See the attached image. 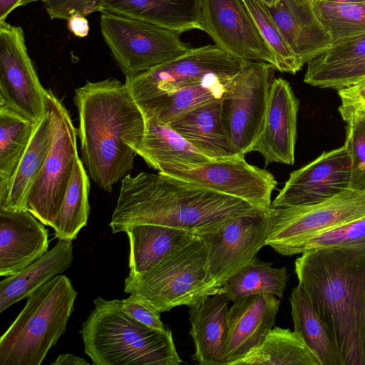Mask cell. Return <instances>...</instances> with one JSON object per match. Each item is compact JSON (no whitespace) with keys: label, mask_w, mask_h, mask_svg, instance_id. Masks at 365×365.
<instances>
[{"label":"cell","mask_w":365,"mask_h":365,"mask_svg":"<svg viewBox=\"0 0 365 365\" xmlns=\"http://www.w3.org/2000/svg\"><path fill=\"white\" fill-rule=\"evenodd\" d=\"M256 26L272 51L280 72L295 74L302 68L276 24L269 8L262 0H243Z\"/></svg>","instance_id":"36"},{"label":"cell","mask_w":365,"mask_h":365,"mask_svg":"<svg viewBox=\"0 0 365 365\" xmlns=\"http://www.w3.org/2000/svg\"><path fill=\"white\" fill-rule=\"evenodd\" d=\"M202 31L230 55L262 61L274 68V55L261 36L243 0H201Z\"/></svg>","instance_id":"14"},{"label":"cell","mask_w":365,"mask_h":365,"mask_svg":"<svg viewBox=\"0 0 365 365\" xmlns=\"http://www.w3.org/2000/svg\"><path fill=\"white\" fill-rule=\"evenodd\" d=\"M46 103L52 120L53 142L44 164L28 193L26 210L45 225L51 227L79 157L77 129L69 112L50 90Z\"/></svg>","instance_id":"8"},{"label":"cell","mask_w":365,"mask_h":365,"mask_svg":"<svg viewBox=\"0 0 365 365\" xmlns=\"http://www.w3.org/2000/svg\"><path fill=\"white\" fill-rule=\"evenodd\" d=\"M44 0H21L19 6H24L33 2L43 1Z\"/></svg>","instance_id":"47"},{"label":"cell","mask_w":365,"mask_h":365,"mask_svg":"<svg viewBox=\"0 0 365 365\" xmlns=\"http://www.w3.org/2000/svg\"><path fill=\"white\" fill-rule=\"evenodd\" d=\"M90 182L82 160L78 158L61 207L52 224L54 235L58 240H73L86 225L90 212L88 194Z\"/></svg>","instance_id":"32"},{"label":"cell","mask_w":365,"mask_h":365,"mask_svg":"<svg viewBox=\"0 0 365 365\" xmlns=\"http://www.w3.org/2000/svg\"><path fill=\"white\" fill-rule=\"evenodd\" d=\"M337 91L340 105L365 109V78Z\"/></svg>","instance_id":"42"},{"label":"cell","mask_w":365,"mask_h":365,"mask_svg":"<svg viewBox=\"0 0 365 365\" xmlns=\"http://www.w3.org/2000/svg\"><path fill=\"white\" fill-rule=\"evenodd\" d=\"M365 215V192L347 188L324 201L272 207L267 245L279 254L316 234Z\"/></svg>","instance_id":"10"},{"label":"cell","mask_w":365,"mask_h":365,"mask_svg":"<svg viewBox=\"0 0 365 365\" xmlns=\"http://www.w3.org/2000/svg\"><path fill=\"white\" fill-rule=\"evenodd\" d=\"M294 330L319 357L322 365H344L335 339L312 300L298 283L289 297Z\"/></svg>","instance_id":"29"},{"label":"cell","mask_w":365,"mask_h":365,"mask_svg":"<svg viewBox=\"0 0 365 365\" xmlns=\"http://www.w3.org/2000/svg\"><path fill=\"white\" fill-rule=\"evenodd\" d=\"M48 231L27 210L0 208V275L16 274L43 256Z\"/></svg>","instance_id":"19"},{"label":"cell","mask_w":365,"mask_h":365,"mask_svg":"<svg viewBox=\"0 0 365 365\" xmlns=\"http://www.w3.org/2000/svg\"><path fill=\"white\" fill-rule=\"evenodd\" d=\"M365 247V215L302 240L280 255L292 256L327 248Z\"/></svg>","instance_id":"37"},{"label":"cell","mask_w":365,"mask_h":365,"mask_svg":"<svg viewBox=\"0 0 365 365\" xmlns=\"http://www.w3.org/2000/svg\"><path fill=\"white\" fill-rule=\"evenodd\" d=\"M269 211L237 217L215 232L201 236L208 255L212 277L221 287L255 257L265 245Z\"/></svg>","instance_id":"15"},{"label":"cell","mask_w":365,"mask_h":365,"mask_svg":"<svg viewBox=\"0 0 365 365\" xmlns=\"http://www.w3.org/2000/svg\"><path fill=\"white\" fill-rule=\"evenodd\" d=\"M312 4L317 18L331 37V43L365 33V2L312 0Z\"/></svg>","instance_id":"35"},{"label":"cell","mask_w":365,"mask_h":365,"mask_svg":"<svg viewBox=\"0 0 365 365\" xmlns=\"http://www.w3.org/2000/svg\"><path fill=\"white\" fill-rule=\"evenodd\" d=\"M294 272L331 330L344 365H365V247L306 252Z\"/></svg>","instance_id":"3"},{"label":"cell","mask_w":365,"mask_h":365,"mask_svg":"<svg viewBox=\"0 0 365 365\" xmlns=\"http://www.w3.org/2000/svg\"><path fill=\"white\" fill-rule=\"evenodd\" d=\"M221 101L195 108L177 116L168 123L211 160H224L238 156L233 153L225 129Z\"/></svg>","instance_id":"23"},{"label":"cell","mask_w":365,"mask_h":365,"mask_svg":"<svg viewBox=\"0 0 365 365\" xmlns=\"http://www.w3.org/2000/svg\"><path fill=\"white\" fill-rule=\"evenodd\" d=\"M201 0H103L100 12L147 21L182 34L200 29Z\"/></svg>","instance_id":"22"},{"label":"cell","mask_w":365,"mask_h":365,"mask_svg":"<svg viewBox=\"0 0 365 365\" xmlns=\"http://www.w3.org/2000/svg\"><path fill=\"white\" fill-rule=\"evenodd\" d=\"M268 8L302 67L331 44V37L317 18L312 0H279Z\"/></svg>","instance_id":"20"},{"label":"cell","mask_w":365,"mask_h":365,"mask_svg":"<svg viewBox=\"0 0 365 365\" xmlns=\"http://www.w3.org/2000/svg\"><path fill=\"white\" fill-rule=\"evenodd\" d=\"M37 124L0 106V195L6 191Z\"/></svg>","instance_id":"33"},{"label":"cell","mask_w":365,"mask_h":365,"mask_svg":"<svg viewBox=\"0 0 365 365\" xmlns=\"http://www.w3.org/2000/svg\"><path fill=\"white\" fill-rule=\"evenodd\" d=\"M365 78V58L322 80L317 87L339 90Z\"/></svg>","instance_id":"41"},{"label":"cell","mask_w":365,"mask_h":365,"mask_svg":"<svg viewBox=\"0 0 365 365\" xmlns=\"http://www.w3.org/2000/svg\"><path fill=\"white\" fill-rule=\"evenodd\" d=\"M280 300L257 294L241 298L229 308L225 348L226 365L234 363L257 347L274 327Z\"/></svg>","instance_id":"18"},{"label":"cell","mask_w":365,"mask_h":365,"mask_svg":"<svg viewBox=\"0 0 365 365\" xmlns=\"http://www.w3.org/2000/svg\"><path fill=\"white\" fill-rule=\"evenodd\" d=\"M322 365L319 357L297 331L278 327L234 365Z\"/></svg>","instance_id":"30"},{"label":"cell","mask_w":365,"mask_h":365,"mask_svg":"<svg viewBox=\"0 0 365 365\" xmlns=\"http://www.w3.org/2000/svg\"><path fill=\"white\" fill-rule=\"evenodd\" d=\"M274 67L246 61L222 98V118L235 155L245 156L259 133Z\"/></svg>","instance_id":"9"},{"label":"cell","mask_w":365,"mask_h":365,"mask_svg":"<svg viewBox=\"0 0 365 365\" xmlns=\"http://www.w3.org/2000/svg\"><path fill=\"white\" fill-rule=\"evenodd\" d=\"M328 1L338 2V3H361L365 2V0H325Z\"/></svg>","instance_id":"46"},{"label":"cell","mask_w":365,"mask_h":365,"mask_svg":"<svg viewBox=\"0 0 365 365\" xmlns=\"http://www.w3.org/2000/svg\"><path fill=\"white\" fill-rule=\"evenodd\" d=\"M77 292L58 274L33 292L0 339V365H40L66 331Z\"/></svg>","instance_id":"5"},{"label":"cell","mask_w":365,"mask_h":365,"mask_svg":"<svg viewBox=\"0 0 365 365\" xmlns=\"http://www.w3.org/2000/svg\"><path fill=\"white\" fill-rule=\"evenodd\" d=\"M73 99L82 160L93 180L111 192L133 168L136 154L130 145L143 136L144 115L126 83L114 78L87 81Z\"/></svg>","instance_id":"2"},{"label":"cell","mask_w":365,"mask_h":365,"mask_svg":"<svg viewBox=\"0 0 365 365\" xmlns=\"http://www.w3.org/2000/svg\"><path fill=\"white\" fill-rule=\"evenodd\" d=\"M268 7L274 6L279 0H262Z\"/></svg>","instance_id":"48"},{"label":"cell","mask_w":365,"mask_h":365,"mask_svg":"<svg viewBox=\"0 0 365 365\" xmlns=\"http://www.w3.org/2000/svg\"><path fill=\"white\" fill-rule=\"evenodd\" d=\"M365 58V33L339 39L307 63L304 83L317 87L324 78Z\"/></svg>","instance_id":"34"},{"label":"cell","mask_w":365,"mask_h":365,"mask_svg":"<svg viewBox=\"0 0 365 365\" xmlns=\"http://www.w3.org/2000/svg\"><path fill=\"white\" fill-rule=\"evenodd\" d=\"M100 26L125 77L158 67L192 48L176 31L125 16L102 12Z\"/></svg>","instance_id":"7"},{"label":"cell","mask_w":365,"mask_h":365,"mask_svg":"<svg viewBox=\"0 0 365 365\" xmlns=\"http://www.w3.org/2000/svg\"><path fill=\"white\" fill-rule=\"evenodd\" d=\"M47 93L29 55L23 29L0 21V106L38 123L46 115Z\"/></svg>","instance_id":"12"},{"label":"cell","mask_w":365,"mask_h":365,"mask_svg":"<svg viewBox=\"0 0 365 365\" xmlns=\"http://www.w3.org/2000/svg\"><path fill=\"white\" fill-rule=\"evenodd\" d=\"M119 299H94L79 331L84 352L95 365H178L182 359L171 330L151 329L135 320L120 307Z\"/></svg>","instance_id":"4"},{"label":"cell","mask_w":365,"mask_h":365,"mask_svg":"<svg viewBox=\"0 0 365 365\" xmlns=\"http://www.w3.org/2000/svg\"><path fill=\"white\" fill-rule=\"evenodd\" d=\"M158 172L219 193L241 199L266 211L277 182L265 169L247 163L245 156L212 160L198 165L165 164Z\"/></svg>","instance_id":"11"},{"label":"cell","mask_w":365,"mask_h":365,"mask_svg":"<svg viewBox=\"0 0 365 365\" xmlns=\"http://www.w3.org/2000/svg\"><path fill=\"white\" fill-rule=\"evenodd\" d=\"M21 0H0V21H6L14 9L19 7Z\"/></svg>","instance_id":"45"},{"label":"cell","mask_w":365,"mask_h":365,"mask_svg":"<svg viewBox=\"0 0 365 365\" xmlns=\"http://www.w3.org/2000/svg\"><path fill=\"white\" fill-rule=\"evenodd\" d=\"M52 365H88L84 359L72 354H62L51 363Z\"/></svg>","instance_id":"44"},{"label":"cell","mask_w":365,"mask_h":365,"mask_svg":"<svg viewBox=\"0 0 365 365\" xmlns=\"http://www.w3.org/2000/svg\"><path fill=\"white\" fill-rule=\"evenodd\" d=\"M245 60L207 45L192 48L186 53L149 71L125 77L136 103L172 93L210 74L234 75Z\"/></svg>","instance_id":"13"},{"label":"cell","mask_w":365,"mask_h":365,"mask_svg":"<svg viewBox=\"0 0 365 365\" xmlns=\"http://www.w3.org/2000/svg\"><path fill=\"white\" fill-rule=\"evenodd\" d=\"M299 100L286 80H272L259 133L252 151L259 153L265 165L294 163Z\"/></svg>","instance_id":"17"},{"label":"cell","mask_w":365,"mask_h":365,"mask_svg":"<svg viewBox=\"0 0 365 365\" xmlns=\"http://www.w3.org/2000/svg\"><path fill=\"white\" fill-rule=\"evenodd\" d=\"M338 110L346 123L344 145L351 160L349 188L365 192V109L340 105Z\"/></svg>","instance_id":"38"},{"label":"cell","mask_w":365,"mask_h":365,"mask_svg":"<svg viewBox=\"0 0 365 365\" xmlns=\"http://www.w3.org/2000/svg\"><path fill=\"white\" fill-rule=\"evenodd\" d=\"M235 75L210 74L172 93L137 104L145 118H154L168 124L189 110L222 100Z\"/></svg>","instance_id":"24"},{"label":"cell","mask_w":365,"mask_h":365,"mask_svg":"<svg viewBox=\"0 0 365 365\" xmlns=\"http://www.w3.org/2000/svg\"><path fill=\"white\" fill-rule=\"evenodd\" d=\"M288 279L286 267L276 268L255 257L224 282L223 294L232 302L263 293L282 298Z\"/></svg>","instance_id":"31"},{"label":"cell","mask_w":365,"mask_h":365,"mask_svg":"<svg viewBox=\"0 0 365 365\" xmlns=\"http://www.w3.org/2000/svg\"><path fill=\"white\" fill-rule=\"evenodd\" d=\"M229 301L224 294H218L189 309L190 335L195 346L191 358L200 365H226L225 348Z\"/></svg>","instance_id":"21"},{"label":"cell","mask_w":365,"mask_h":365,"mask_svg":"<svg viewBox=\"0 0 365 365\" xmlns=\"http://www.w3.org/2000/svg\"><path fill=\"white\" fill-rule=\"evenodd\" d=\"M264 212L268 211L175 177L141 172L121 180L109 225L113 233L133 225L152 224L201 237L237 217Z\"/></svg>","instance_id":"1"},{"label":"cell","mask_w":365,"mask_h":365,"mask_svg":"<svg viewBox=\"0 0 365 365\" xmlns=\"http://www.w3.org/2000/svg\"><path fill=\"white\" fill-rule=\"evenodd\" d=\"M71 240H58L43 256L19 273L0 282V313L12 304L27 298L33 292L71 265Z\"/></svg>","instance_id":"25"},{"label":"cell","mask_w":365,"mask_h":365,"mask_svg":"<svg viewBox=\"0 0 365 365\" xmlns=\"http://www.w3.org/2000/svg\"><path fill=\"white\" fill-rule=\"evenodd\" d=\"M66 21L68 29L74 36L78 38L88 36L90 28L86 16L78 14H73Z\"/></svg>","instance_id":"43"},{"label":"cell","mask_w":365,"mask_h":365,"mask_svg":"<svg viewBox=\"0 0 365 365\" xmlns=\"http://www.w3.org/2000/svg\"><path fill=\"white\" fill-rule=\"evenodd\" d=\"M350 175L351 160L344 145L324 151L290 173L272 207L306 205L327 200L349 188Z\"/></svg>","instance_id":"16"},{"label":"cell","mask_w":365,"mask_h":365,"mask_svg":"<svg viewBox=\"0 0 365 365\" xmlns=\"http://www.w3.org/2000/svg\"><path fill=\"white\" fill-rule=\"evenodd\" d=\"M53 137L52 120L46 109V115L38 123L6 191L0 195V208L26 210L28 193L44 164Z\"/></svg>","instance_id":"27"},{"label":"cell","mask_w":365,"mask_h":365,"mask_svg":"<svg viewBox=\"0 0 365 365\" xmlns=\"http://www.w3.org/2000/svg\"><path fill=\"white\" fill-rule=\"evenodd\" d=\"M145 119L142 139L130 147L150 168L158 170L165 164L198 165L212 160L168 124Z\"/></svg>","instance_id":"26"},{"label":"cell","mask_w":365,"mask_h":365,"mask_svg":"<svg viewBox=\"0 0 365 365\" xmlns=\"http://www.w3.org/2000/svg\"><path fill=\"white\" fill-rule=\"evenodd\" d=\"M118 302L120 309L135 320L153 329L166 330L167 327L160 319L161 312L143 297L130 294L128 298Z\"/></svg>","instance_id":"39"},{"label":"cell","mask_w":365,"mask_h":365,"mask_svg":"<svg viewBox=\"0 0 365 365\" xmlns=\"http://www.w3.org/2000/svg\"><path fill=\"white\" fill-rule=\"evenodd\" d=\"M124 292L138 294L160 312L186 305H200L208 297L223 294L212 277L206 245L195 235L150 270L129 272Z\"/></svg>","instance_id":"6"},{"label":"cell","mask_w":365,"mask_h":365,"mask_svg":"<svg viewBox=\"0 0 365 365\" xmlns=\"http://www.w3.org/2000/svg\"><path fill=\"white\" fill-rule=\"evenodd\" d=\"M103 0H44L42 1L50 19L67 20L71 15H88L100 11Z\"/></svg>","instance_id":"40"},{"label":"cell","mask_w":365,"mask_h":365,"mask_svg":"<svg viewBox=\"0 0 365 365\" xmlns=\"http://www.w3.org/2000/svg\"><path fill=\"white\" fill-rule=\"evenodd\" d=\"M123 232L129 237L130 272L137 274L150 270L195 236L185 230L152 224L130 225Z\"/></svg>","instance_id":"28"}]
</instances>
